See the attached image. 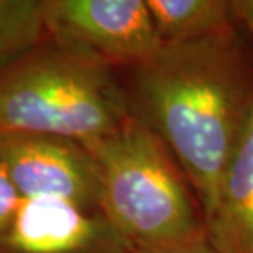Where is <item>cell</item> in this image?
I'll return each instance as SVG.
<instances>
[{
	"instance_id": "1",
	"label": "cell",
	"mask_w": 253,
	"mask_h": 253,
	"mask_svg": "<svg viewBox=\"0 0 253 253\" xmlns=\"http://www.w3.org/2000/svg\"><path fill=\"white\" fill-rule=\"evenodd\" d=\"M133 94L131 110L188 178L206 224L253 105V81L234 28L163 44L133 68Z\"/></svg>"
},
{
	"instance_id": "5",
	"label": "cell",
	"mask_w": 253,
	"mask_h": 253,
	"mask_svg": "<svg viewBox=\"0 0 253 253\" xmlns=\"http://www.w3.org/2000/svg\"><path fill=\"white\" fill-rule=\"evenodd\" d=\"M0 163L23 199L49 197L99 211L97 168L78 141L0 130Z\"/></svg>"
},
{
	"instance_id": "10",
	"label": "cell",
	"mask_w": 253,
	"mask_h": 253,
	"mask_svg": "<svg viewBox=\"0 0 253 253\" xmlns=\"http://www.w3.org/2000/svg\"><path fill=\"white\" fill-rule=\"evenodd\" d=\"M23 202L22 194L13 184L7 169L0 163V239L7 234Z\"/></svg>"
},
{
	"instance_id": "8",
	"label": "cell",
	"mask_w": 253,
	"mask_h": 253,
	"mask_svg": "<svg viewBox=\"0 0 253 253\" xmlns=\"http://www.w3.org/2000/svg\"><path fill=\"white\" fill-rule=\"evenodd\" d=\"M163 44H183L232 30V2L225 0H146Z\"/></svg>"
},
{
	"instance_id": "4",
	"label": "cell",
	"mask_w": 253,
	"mask_h": 253,
	"mask_svg": "<svg viewBox=\"0 0 253 253\" xmlns=\"http://www.w3.org/2000/svg\"><path fill=\"white\" fill-rule=\"evenodd\" d=\"M48 37L109 66H138L163 48L146 0H43Z\"/></svg>"
},
{
	"instance_id": "12",
	"label": "cell",
	"mask_w": 253,
	"mask_h": 253,
	"mask_svg": "<svg viewBox=\"0 0 253 253\" xmlns=\"http://www.w3.org/2000/svg\"><path fill=\"white\" fill-rule=\"evenodd\" d=\"M235 20H240L253 38V0H234L232 2Z\"/></svg>"
},
{
	"instance_id": "7",
	"label": "cell",
	"mask_w": 253,
	"mask_h": 253,
	"mask_svg": "<svg viewBox=\"0 0 253 253\" xmlns=\"http://www.w3.org/2000/svg\"><path fill=\"white\" fill-rule=\"evenodd\" d=\"M206 232L219 253H253V105L222 174Z\"/></svg>"
},
{
	"instance_id": "9",
	"label": "cell",
	"mask_w": 253,
	"mask_h": 253,
	"mask_svg": "<svg viewBox=\"0 0 253 253\" xmlns=\"http://www.w3.org/2000/svg\"><path fill=\"white\" fill-rule=\"evenodd\" d=\"M46 37L43 0H0V73Z\"/></svg>"
},
{
	"instance_id": "6",
	"label": "cell",
	"mask_w": 253,
	"mask_h": 253,
	"mask_svg": "<svg viewBox=\"0 0 253 253\" xmlns=\"http://www.w3.org/2000/svg\"><path fill=\"white\" fill-rule=\"evenodd\" d=\"M0 245L8 253H133L100 211L49 197L23 199Z\"/></svg>"
},
{
	"instance_id": "2",
	"label": "cell",
	"mask_w": 253,
	"mask_h": 253,
	"mask_svg": "<svg viewBox=\"0 0 253 253\" xmlns=\"http://www.w3.org/2000/svg\"><path fill=\"white\" fill-rule=\"evenodd\" d=\"M133 117L114 68L43 40L0 73V130L32 131L87 145Z\"/></svg>"
},
{
	"instance_id": "3",
	"label": "cell",
	"mask_w": 253,
	"mask_h": 253,
	"mask_svg": "<svg viewBox=\"0 0 253 253\" xmlns=\"http://www.w3.org/2000/svg\"><path fill=\"white\" fill-rule=\"evenodd\" d=\"M84 146L97 168L99 211L133 252L207 234L183 171L135 114L117 131Z\"/></svg>"
},
{
	"instance_id": "11",
	"label": "cell",
	"mask_w": 253,
	"mask_h": 253,
	"mask_svg": "<svg viewBox=\"0 0 253 253\" xmlns=\"http://www.w3.org/2000/svg\"><path fill=\"white\" fill-rule=\"evenodd\" d=\"M133 253H219V252L211 244L207 234H204L192 240L183 242V244L160 247V249H141V250H135Z\"/></svg>"
}]
</instances>
